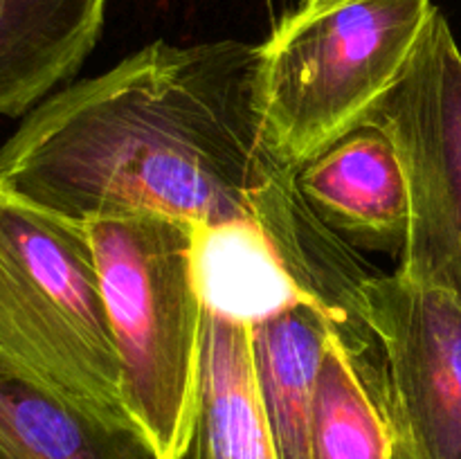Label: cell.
<instances>
[{
  "instance_id": "cell-1",
  "label": "cell",
  "mask_w": 461,
  "mask_h": 459,
  "mask_svg": "<svg viewBox=\"0 0 461 459\" xmlns=\"http://www.w3.org/2000/svg\"><path fill=\"white\" fill-rule=\"evenodd\" d=\"M261 45L156 40L32 108L0 147V184L75 223L162 214L257 219L284 169L259 111Z\"/></svg>"
},
{
  "instance_id": "cell-2",
  "label": "cell",
  "mask_w": 461,
  "mask_h": 459,
  "mask_svg": "<svg viewBox=\"0 0 461 459\" xmlns=\"http://www.w3.org/2000/svg\"><path fill=\"white\" fill-rule=\"evenodd\" d=\"M432 0H342L282 18L261 43L259 111L279 165L297 171L367 124L412 61Z\"/></svg>"
},
{
  "instance_id": "cell-3",
  "label": "cell",
  "mask_w": 461,
  "mask_h": 459,
  "mask_svg": "<svg viewBox=\"0 0 461 459\" xmlns=\"http://www.w3.org/2000/svg\"><path fill=\"white\" fill-rule=\"evenodd\" d=\"M120 364L122 400L156 459L183 441L196 396L203 302L194 225L162 214L86 223Z\"/></svg>"
},
{
  "instance_id": "cell-4",
  "label": "cell",
  "mask_w": 461,
  "mask_h": 459,
  "mask_svg": "<svg viewBox=\"0 0 461 459\" xmlns=\"http://www.w3.org/2000/svg\"><path fill=\"white\" fill-rule=\"evenodd\" d=\"M0 349L70 403L135 426L122 400L88 230L3 184Z\"/></svg>"
},
{
  "instance_id": "cell-5",
  "label": "cell",
  "mask_w": 461,
  "mask_h": 459,
  "mask_svg": "<svg viewBox=\"0 0 461 459\" xmlns=\"http://www.w3.org/2000/svg\"><path fill=\"white\" fill-rule=\"evenodd\" d=\"M367 124L394 142L408 178L396 273L461 304V50L437 7L408 70Z\"/></svg>"
},
{
  "instance_id": "cell-6",
  "label": "cell",
  "mask_w": 461,
  "mask_h": 459,
  "mask_svg": "<svg viewBox=\"0 0 461 459\" xmlns=\"http://www.w3.org/2000/svg\"><path fill=\"white\" fill-rule=\"evenodd\" d=\"M358 313L385 374L394 459H461V304L441 288L372 273Z\"/></svg>"
},
{
  "instance_id": "cell-7",
  "label": "cell",
  "mask_w": 461,
  "mask_h": 459,
  "mask_svg": "<svg viewBox=\"0 0 461 459\" xmlns=\"http://www.w3.org/2000/svg\"><path fill=\"white\" fill-rule=\"evenodd\" d=\"M295 183L324 225L354 246L399 255L410 192L394 142L372 124L356 129L295 171Z\"/></svg>"
},
{
  "instance_id": "cell-8",
  "label": "cell",
  "mask_w": 461,
  "mask_h": 459,
  "mask_svg": "<svg viewBox=\"0 0 461 459\" xmlns=\"http://www.w3.org/2000/svg\"><path fill=\"white\" fill-rule=\"evenodd\" d=\"M169 459H279L257 394L246 324L203 309L192 417Z\"/></svg>"
},
{
  "instance_id": "cell-9",
  "label": "cell",
  "mask_w": 461,
  "mask_h": 459,
  "mask_svg": "<svg viewBox=\"0 0 461 459\" xmlns=\"http://www.w3.org/2000/svg\"><path fill=\"white\" fill-rule=\"evenodd\" d=\"M108 0H0V117L27 115L95 48Z\"/></svg>"
},
{
  "instance_id": "cell-10",
  "label": "cell",
  "mask_w": 461,
  "mask_h": 459,
  "mask_svg": "<svg viewBox=\"0 0 461 459\" xmlns=\"http://www.w3.org/2000/svg\"><path fill=\"white\" fill-rule=\"evenodd\" d=\"M0 459H156L131 423L59 396L0 349Z\"/></svg>"
},
{
  "instance_id": "cell-11",
  "label": "cell",
  "mask_w": 461,
  "mask_h": 459,
  "mask_svg": "<svg viewBox=\"0 0 461 459\" xmlns=\"http://www.w3.org/2000/svg\"><path fill=\"white\" fill-rule=\"evenodd\" d=\"M333 327V315L313 297L250 327L257 394L279 459H311L315 385Z\"/></svg>"
},
{
  "instance_id": "cell-12",
  "label": "cell",
  "mask_w": 461,
  "mask_h": 459,
  "mask_svg": "<svg viewBox=\"0 0 461 459\" xmlns=\"http://www.w3.org/2000/svg\"><path fill=\"white\" fill-rule=\"evenodd\" d=\"M194 274L203 309L246 327L309 297L257 219L194 228Z\"/></svg>"
},
{
  "instance_id": "cell-13",
  "label": "cell",
  "mask_w": 461,
  "mask_h": 459,
  "mask_svg": "<svg viewBox=\"0 0 461 459\" xmlns=\"http://www.w3.org/2000/svg\"><path fill=\"white\" fill-rule=\"evenodd\" d=\"M311 459H394L381 360L358 358L331 328L311 412Z\"/></svg>"
},
{
  "instance_id": "cell-14",
  "label": "cell",
  "mask_w": 461,
  "mask_h": 459,
  "mask_svg": "<svg viewBox=\"0 0 461 459\" xmlns=\"http://www.w3.org/2000/svg\"><path fill=\"white\" fill-rule=\"evenodd\" d=\"M336 3H342V0H302L300 9H322Z\"/></svg>"
}]
</instances>
